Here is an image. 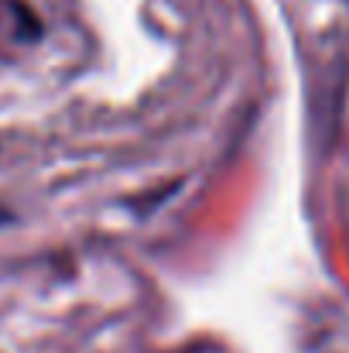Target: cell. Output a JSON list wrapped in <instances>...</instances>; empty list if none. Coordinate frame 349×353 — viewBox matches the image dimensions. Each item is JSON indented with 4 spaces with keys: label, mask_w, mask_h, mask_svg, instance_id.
Segmentation results:
<instances>
[{
    "label": "cell",
    "mask_w": 349,
    "mask_h": 353,
    "mask_svg": "<svg viewBox=\"0 0 349 353\" xmlns=\"http://www.w3.org/2000/svg\"><path fill=\"white\" fill-rule=\"evenodd\" d=\"M0 220H7V213H3V210H0Z\"/></svg>",
    "instance_id": "1"
}]
</instances>
